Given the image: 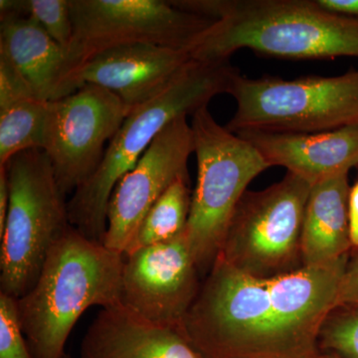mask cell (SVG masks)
Wrapping results in <instances>:
<instances>
[{
  "instance_id": "9",
  "label": "cell",
  "mask_w": 358,
  "mask_h": 358,
  "mask_svg": "<svg viewBox=\"0 0 358 358\" xmlns=\"http://www.w3.org/2000/svg\"><path fill=\"white\" fill-rule=\"evenodd\" d=\"M73 37L67 50L71 94L78 69L101 52L154 44L190 52L216 20L164 0H70Z\"/></svg>"
},
{
  "instance_id": "7",
  "label": "cell",
  "mask_w": 358,
  "mask_h": 358,
  "mask_svg": "<svg viewBox=\"0 0 358 358\" xmlns=\"http://www.w3.org/2000/svg\"><path fill=\"white\" fill-rule=\"evenodd\" d=\"M229 95L237 109L226 129L320 133L358 122V70L334 77L250 79L237 73Z\"/></svg>"
},
{
  "instance_id": "1",
  "label": "cell",
  "mask_w": 358,
  "mask_h": 358,
  "mask_svg": "<svg viewBox=\"0 0 358 358\" xmlns=\"http://www.w3.org/2000/svg\"><path fill=\"white\" fill-rule=\"evenodd\" d=\"M348 261L256 278L216 260L181 331L204 358H320Z\"/></svg>"
},
{
  "instance_id": "8",
  "label": "cell",
  "mask_w": 358,
  "mask_h": 358,
  "mask_svg": "<svg viewBox=\"0 0 358 358\" xmlns=\"http://www.w3.org/2000/svg\"><path fill=\"white\" fill-rule=\"evenodd\" d=\"M312 186L287 173L266 189L245 193L216 260L256 278L278 277L303 267L301 235Z\"/></svg>"
},
{
  "instance_id": "26",
  "label": "cell",
  "mask_w": 358,
  "mask_h": 358,
  "mask_svg": "<svg viewBox=\"0 0 358 358\" xmlns=\"http://www.w3.org/2000/svg\"><path fill=\"white\" fill-rule=\"evenodd\" d=\"M348 217H350V240H352V246L358 248V181L350 188Z\"/></svg>"
},
{
  "instance_id": "30",
  "label": "cell",
  "mask_w": 358,
  "mask_h": 358,
  "mask_svg": "<svg viewBox=\"0 0 358 358\" xmlns=\"http://www.w3.org/2000/svg\"><path fill=\"white\" fill-rule=\"evenodd\" d=\"M320 358H322V357H320Z\"/></svg>"
},
{
  "instance_id": "15",
  "label": "cell",
  "mask_w": 358,
  "mask_h": 358,
  "mask_svg": "<svg viewBox=\"0 0 358 358\" xmlns=\"http://www.w3.org/2000/svg\"><path fill=\"white\" fill-rule=\"evenodd\" d=\"M81 358H204L180 327L159 326L122 303L101 308L82 339Z\"/></svg>"
},
{
  "instance_id": "27",
  "label": "cell",
  "mask_w": 358,
  "mask_h": 358,
  "mask_svg": "<svg viewBox=\"0 0 358 358\" xmlns=\"http://www.w3.org/2000/svg\"><path fill=\"white\" fill-rule=\"evenodd\" d=\"M9 208V183L6 167L0 166V234L6 226Z\"/></svg>"
},
{
  "instance_id": "16",
  "label": "cell",
  "mask_w": 358,
  "mask_h": 358,
  "mask_svg": "<svg viewBox=\"0 0 358 358\" xmlns=\"http://www.w3.org/2000/svg\"><path fill=\"white\" fill-rule=\"evenodd\" d=\"M0 54L41 100L51 102L71 95L67 52L31 18L0 15Z\"/></svg>"
},
{
  "instance_id": "10",
  "label": "cell",
  "mask_w": 358,
  "mask_h": 358,
  "mask_svg": "<svg viewBox=\"0 0 358 358\" xmlns=\"http://www.w3.org/2000/svg\"><path fill=\"white\" fill-rule=\"evenodd\" d=\"M131 110L112 92L85 84L49 102L43 150L64 194L75 192L98 169L108 141Z\"/></svg>"
},
{
  "instance_id": "5",
  "label": "cell",
  "mask_w": 358,
  "mask_h": 358,
  "mask_svg": "<svg viewBox=\"0 0 358 358\" xmlns=\"http://www.w3.org/2000/svg\"><path fill=\"white\" fill-rule=\"evenodd\" d=\"M190 126L197 183L185 235L202 275L215 263L247 187L271 166L251 143L220 126L207 107L192 115Z\"/></svg>"
},
{
  "instance_id": "24",
  "label": "cell",
  "mask_w": 358,
  "mask_h": 358,
  "mask_svg": "<svg viewBox=\"0 0 358 358\" xmlns=\"http://www.w3.org/2000/svg\"><path fill=\"white\" fill-rule=\"evenodd\" d=\"M358 310V255L348 261L339 286L336 308Z\"/></svg>"
},
{
  "instance_id": "22",
  "label": "cell",
  "mask_w": 358,
  "mask_h": 358,
  "mask_svg": "<svg viewBox=\"0 0 358 358\" xmlns=\"http://www.w3.org/2000/svg\"><path fill=\"white\" fill-rule=\"evenodd\" d=\"M0 358H34L18 317L17 299L0 293Z\"/></svg>"
},
{
  "instance_id": "25",
  "label": "cell",
  "mask_w": 358,
  "mask_h": 358,
  "mask_svg": "<svg viewBox=\"0 0 358 358\" xmlns=\"http://www.w3.org/2000/svg\"><path fill=\"white\" fill-rule=\"evenodd\" d=\"M322 9L338 15L358 20V0H315Z\"/></svg>"
},
{
  "instance_id": "4",
  "label": "cell",
  "mask_w": 358,
  "mask_h": 358,
  "mask_svg": "<svg viewBox=\"0 0 358 358\" xmlns=\"http://www.w3.org/2000/svg\"><path fill=\"white\" fill-rule=\"evenodd\" d=\"M239 72L228 61L193 60L169 89L131 110L115 134L98 169L67 202L71 226L103 243L108 205L122 176L136 166L169 122L207 107L214 96L228 94Z\"/></svg>"
},
{
  "instance_id": "23",
  "label": "cell",
  "mask_w": 358,
  "mask_h": 358,
  "mask_svg": "<svg viewBox=\"0 0 358 358\" xmlns=\"http://www.w3.org/2000/svg\"><path fill=\"white\" fill-rule=\"evenodd\" d=\"M30 98L38 96L9 59L0 54V110Z\"/></svg>"
},
{
  "instance_id": "6",
  "label": "cell",
  "mask_w": 358,
  "mask_h": 358,
  "mask_svg": "<svg viewBox=\"0 0 358 358\" xmlns=\"http://www.w3.org/2000/svg\"><path fill=\"white\" fill-rule=\"evenodd\" d=\"M4 166L9 208L0 234V293L20 299L34 286L52 246L71 224L66 195L44 150L20 152Z\"/></svg>"
},
{
  "instance_id": "28",
  "label": "cell",
  "mask_w": 358,
  "mask_h": 358,
  "mask_svg": "<svg viewBox=\"0 0 358 358\" xmlns=\"http://www.w3.org/2000/svg\"><path fill=\"white\" fill-rule=\"evenodd\" d=\"M322 358H339L338 357H334V355H327V357H322Z\"/></svg>"
},
{
  "instance_id": "18",
  "label": "cell",
  "mask_w": 358,
  "mask_h": 358,
  "mask_svg": "<svg viewBox=\"0 0 358 358\" xmlns=\"http://www.w3.org/2000/svg\"><path fill=\"white\" fill-rule=\"evenodd\" d=\"M192 199L188 176H179L148 212L124 255L182 235L187 225Z\"/></svg>"
},
{
  "instance_id": "11",
  "label": "cell",
  "mask_w": 358,
  "mask_h": 358,
  "mask_svg": "<svg viewBox=\"0 0 358 358\" xmlns=\"http://www.w3.org/2000/svg\"><path fill=\"white\" fill-rule=\"evenodd\" d=\"M194 152L187 115L162 129L138 164L115 185L108 205L103 244L124 255L152 205L179 176H188Z\"/></svg>"
},
{
  "instance_id": "3",
  "label": "cell",
  "mask_w": 358,
  "mask_h": 358,
  "mask_svg": "<svg viewBox=\"0 0 358 358\" xmlns=\"http://www.w3.org/2000/svg\"><path fill=\"white\" fill-rule=\"evenodd\" d=\"M124 255L70 226L52 246L34 286L17 299L18 317L34 358H63L87 310L121 303Z\"/></svg>"
},
{
  "instance_id": "14",
  "label": "cell",
  "mask_w": 358,
  "mask_h": 358,
  "mask_svg": "<svg viewBox=\"0 0 358 358\" xmlns=\"http://www.w3.org/2000/svg\"><path fill=\"white\" fill-rule=\"evenodd\" d=\"M259 150L270 166H282L310 185L358 166V122L320 133L245 131L236 134Z\"/></svg>"
},
{
  "instance_id": "19",
  "label": "cell",
  "mask_w": 358,
  "mask_h": 358,
  "mask_svg": "<svg viewBox=\"0 0 358 358\" xmlns=\"http://www.w3.org/2000/svg\"><path fill=\"white\" fill-rule=\"evenodd\" d=\"M49 102L30 98L0 110V166L13 157L43 150Z\"/></svg>"
},
{
  "instance_id": "29",
  "label": "cell",
  "mask_w": 358,
  "mask_h": 358,
  "mask_svg": "<svg viewBox=\"0 0 358 358\" xmlns=\"http://www.w3.org/2000/svg\"><path fill=\"white\" fill-rule=\"evenodd\" d=\"M63 358H73L72 357H71L70 355H68V353H66V355H64V357Z\"/></svg>"
},
{
  "instance_id": "13",
  "label": "cell",
  "mask_w": 358,
  "mask_h": 358,
  "mask_svg": "<svg viewBox=\"0 0 358 358\" xmlns=\"http://www.w3.org/2000/svg\"><path fill=\"white\" fill-rule=\"evenodd\" d=\"M193 60L189 52L154 44H129L96 54L72 78L74 92L85 84L112 92L129 110L164 93Z\"/></svg>"
},
{
  "instance_id": "21",
  "label": "cell",
  "mask_w": 358,
  "mask_h": 358,
  "mask_svg": "<svg viewBox=\"0 0 358 358\" xmlns=\"http://www.w3.org/2000/svg\"><path fill=\"white\" fill-rule=\"evenodd\" d=\"M18 11L41 26L67 52L73 37L70 0H18Z\"/></svg>"
},
{
  "instance_id": "17",
  "label": "cell",
  "mask_w": 358,
  "mask_h": 358,
  "mask_svg": "<svg viewBox=\"0 0 358 358\" xmlns=\"http://www.w3.org/2000/svg\"><path fill=\"white\" fill-rule=\"evenodd\" d=\"M348 173L312 186L301 235L303 267H319L338 260L352 248Z\"/></svg>"
},
{
  "instance_id": "12",
  "label": "cell",
  "mask_w": 358,
  "mask_h": 358,
  "mask_svg": "<svg viewBox=\"0 0 358 358\" xmlns=\"http://www.w3.org/2000/svg\"><path fill=\"white\" fill-rule=\"evenodd\" d=\"M199 271L185 233L124 255L121 303L159 326L181 327L199 294Z\"/></svg>"
},
{
  "instance_id": "20",
  "label": "cell",
  "mask_w": 358,
  "mask_h": 358,
  "mask_svg": "<svg viewBox=\"0 0 358 358\" xmlns=\"http://www.w3.org/2000/svg\"><path fill=\"white\" fill-rule=\"evenodd\" d=\"M319 348L322 357L358 358V310L336 308L322 326Z\"/></svg>"
},
{
  "instance_id": "2",
  "label": "cell",
  "mask_w": 358,
  "mask_h": 358,
  "mask_svg": "<svg viewBox=\"0 0 358 358\" xmlns=\"http://www.w3.org/2000/svg\"><path fill=\"white\" fill-rule=\"evenodd\" d=\"M216 20L189 53L228 61L241 49L287 59L358 57V20L329 13L315 0H173Z\"/></svg>"
}]
</instances>
